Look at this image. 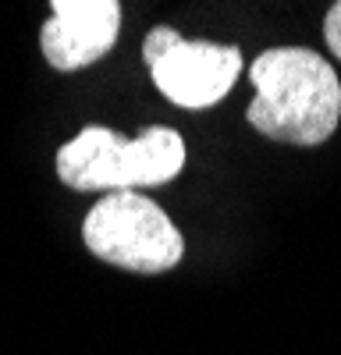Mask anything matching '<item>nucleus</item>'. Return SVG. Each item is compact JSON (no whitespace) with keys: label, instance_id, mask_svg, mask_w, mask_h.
Here are the masks:
<instances>
[{"label":"nucleus","instance_id":"1","mask_svg":"<svg viewBox=\"0 0 341 355\" xmlns=\"http://www.w3.org/2000/svg\"><path fill=\"white\" fill-rule=\"evenodd\" d=\"M256 96L245 110L249 125L292 146H320L341 121V82L317 50L274 46L249 64Z\"/></svg>","mask_w":341,"mask_h":355},{"label":"nucleus","instance_id":"3","mask_svg":"<svg viewBox=\"0 0 341 355\" xmlns=\"http://www.w3.org/2000/svg\"><path fill=\"white\" fill-rule=\"evenodd\" d=\"M85 249L135 274H164L178 266L185 242L170 217L142 192H110L82 220Z\"/></svg>","mask_w":341,"mask_h":355},{"label":"nucleus","instance_id":"2","mask_svg":"<svg viewBox=\"0 0 341 355\" xmlns=\"http://www.w3.org/2000/svg\"><path fill=\"white\" fill-rule=\"evenodd\" d=\"M185 167V142L175 128H146L121 139L103 125H85L57 150V174L78 192H135L170 182Z\"/></svg>","mask_w":341,"mask_h":355},{"label":"nucleus","instance_id":"6","mask_svg":"<svg viewBox=\"0 0 341 355\" xmlns=\"http://www.w3.org/2000/svg\"><path fill=\"white\" fill-rule=\"evenodd\" d=\"M324 40H327V50L341 61V4H334L324 18Z\"/></svg>","mask_w":341,"mask_h":355},{"label":"nucleus","instance_id":"4","mask_svg":"<svg viewBox=\"0 0 341 355\" xmlns=\"http://www.w3.org/2000/svg\"><path fill=\"white\" fill-rule=\"evenodd\" d=\"M153 85L185 110L213 107L242 71V50L203 40H182L170 25H157L142 43Z\"/></svg>","mask_w":341,"mask_h":355},{"label":"nucleus","instance_id":"5","mask_svg":"<svg viewBox=\"0 0 341 355\" xmlns=\"http://www.w3.org/2000/svg\"><path fill=\"white\" fill-rule=\"evenodd\" d=\"M121 33L118 0H53L40 33L43 57L57 71H78L110 53Z\"/></svg>","mask_w":341,"mask_h":355}]
</instances>
